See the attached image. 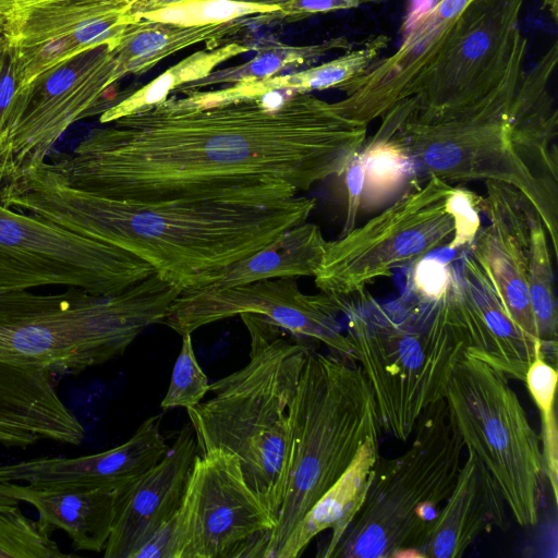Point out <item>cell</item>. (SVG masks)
<instances>
[{"instance_id":"obj_1","label":"cell","mask_w":558,"mask_h":558,"mask_svg":"<svg viewBox=\"0 0 558 558\" xmlns=\"http://www.w3.org/2000/svg\"><path fill=\"white\" fill-rule=\"evenodd\" d=\"M180 94L92 129L49 166L109 198L267 206L340 174L366 140V124L312 93Z\"/></svg>"},{"instance_id":"obj_2","label":"cell","mask_w":558,"mask_h":558,"mask_svg":"<svg viewBox=\"0 0 558 558\" xmlns=\"http://www.w3.org/2000/svg\"><path fill=\"white\" fill-rule=\"evenodd\" d=\"M182 288L154 272L119 292L0 293V444L78 445L84 427L57 391L76 375L120 356L162 324Z\"/></svg>"},{"instance_id":"obj_3","label":"cell","mask_w":558,"mask_h":558,"mask_svg":"<svg viewBox=\"0 0 558 558\" xmlns=\"http://www.w3.org/2000/svg\"><path fill=\"white\" fill-rule=\"evenodd\" d=\"M0 204L124 248L185 290L215 282L229 265L307 221L316 201L295 196L267 206L122 201L74 189L44 161L4 189Z\"/></svg>"},{"instance_id":"obj_4","label":"cell","mask_w":558,"mask_h":558,"mask_svg":"<svg viewBox=\"0 0 558 558\" xmlns=\"http://www.w3.org/2000/svg\"><path fill=\"white\" fill-rule=\"evenodd\" d=\"M240 317L251 339L250 361L210 384L213 397L186 412L199 453L220 448L235 454L276 524L288 477L289 408L312 349L262 315Z\"/></svg>"},{"instance_id":"obj_5","label":"cell","mask_w":558,"mask_h":558,"mask_svg":"<svg viewBox=\"0 0 558 558\" xmlns=\"http://www.w3.org/2000/svg\"><path fill=\"white\" fill-rule=\"evenodd\" d=\"M332 299L345 317L344 332L369 385L381 433L408 441L425 409L445 398L465 353L449 284L437 301L384 305L366 290Z\"/></svg>"},{"instance_id":"obj_6","label":"cell","mask_w":558,"mask_h":558,"mask_svg":"<svg viewBox=\"0 0 558 558\" xmlns=\"http://www.w3.org/2000/svg\"><path fill=\"white\" fill-rule=\"evenodd\" d=\"M288 477L264 557L290 534L344 473L366 440L383 433L373 395L355 361L313 350L289 408Z\"/></svg>"},{"instance_id":"obj_7","label":"cell","mask_w":558,"mask_h":558,"mask_svg":"<svg viewBox=\"0 0 558 558\" xmlns=\"http://www.w3.org/2000/svg\"><path fill=\"white\" fill-rule=\"evenodd\" d=\"M410 446L378 458L359 511L328 558L423 557L462 465L464 444L446 399L420 415Z\"/></svg>"},{"instance_id":"obj_8","label":"cell","mask_w":558,"mask_h":558,"mask_svg":"<svg viewBox=\"0 0 558 558\" xmlns=\"http://www.w3.org/2000/svg\"><path fill=\"white\" fill-rule=\"evenodd\" d=\"M526 49L527 43L517 51L497 87L452 116L415 119L410 116L412 98L395 105L390 114L415 173L449 183L485 180L515 189L537 213L557 256V196L544 187L526 163L510 122L511 104L525 71Z\"/></svg>"},{"instance_id":"obj_9","label":"cell","mask_w":558,"mask_h":558,"mask_svg":"<svg viewBox=\"0 0 558 558\" xmlns=\"http://www.w3.org/2000/svg\"><path fill=\"white\" fill-rule=\"evenodd\" d=\"M481 202L469 191L427 177L364 225L327 241L314 275L316 287L331 298L349 296L435 250L471 245L480 230Z\"/></svg>"},{"instance_id":"obj_10","label":"cell","mask_w":558,"mask_h":558,"mask_svg":"<svg viewBox=\"0 0 558 558\" xmlns=\"http://www.w3.org/2000/svg\"><path fill=\"white\" fill-rule=\"evenodd\" d=\"M445 399L464 447L490 473L517 523L535 525L545 476L541 438L509 378L464 353L453 369Z\"/></svg>"},{"instance_id":"obj_11","label":"cell","mask_w":558,"mask_h":558,"mask_svg":"<svg viewBox=\"0 0 558 558\" xmlns=\"http://www.w3.org/2000/svg\"><path fill=\"white\" fill-rule=\"evenodd\" d=\"M154 272L124 248L0 204V293L61 286L109 294Z\"/></svg>"},{"instance_id":"obj_12","label":"cell","mask_w":558,"mask_h":558,"mask_svg":"<svg viewBox=\"0 0 558 558\" xmlns=\"http://www.w3.org/2000/svg\"><path fill=\"white\" fill-rule=\"evenodd\" d=\"M524 0H474L411 97L410 116L438 120L488 95L527 43L519 22Z\"/></svg>"},{"instance_id":"obj_13","label":"cell","mask_w":558,"mask_h":558,"mask_svg":"<svg viewBox=\"0 0 558 558\" xmlns=\"http://www.w3.org/2000/svg\"><path fill=\"white\" fill-rule=\"evenodd\" d=\"M274 526L236 456L216 448L195 458L173 517L171 558L264 557Z\"/></svg>"},{"instance_id":"obj_14","label":"cell","mask_w":558,"mask_h":558,"mask_svg":"<svg viewBox=\"0 0 558 558\" xmlns=\"http://www.w3.org/2000/svg\"><path fill=\"white\" fill-rule=\"evenodd\" d=\"M109 45L82 52L27 86L22 111L0 145V192L37 169L76 121L102 112L105 92L118 82Z\"/></svg>"},{"instance_id":"obj_15","label":"cell","mask_w":558,"mask_h":558,"mask_svg":"<svg viewBox=\"0 0 558 558\" xmlns=\"http://www.w3.org/2000/svg\"><path fill=\"white\" fill-rule=\"evenodd\" d=\"M243 313L268 318L292 336L324 343L332 353L353 360L352 347L326 293L305 294L295 278L263 279L225 289H185L171 305L162 324L180 336Z\"/></svg>"},{"instance_id":"obj_16","label":"cell","mask_w":558,"mask_h":558,"mask_svg":"<svg viewBox=\"0 0 558 558\" xmlns=\"http://www.w3.org/2000/svg\"><path fill=\"white\" fill-rule=\"evenodd\" d=\"M474 0H435L418 13L399 47L339 89L335 105L344 117L368 125L398 102L413 97L457 22Z\"/></svg>"},{"instance_id":"obj_17","label":"cell","mask_w":558,"mask_h":558,"mask_svg":"<svg viewBox=\"0 0 558 558\" xmlns=\"http://www.w3.org/2000/svg\"><path fill=\"white\" fill-rule=\"evenodd\" d=\"M486 191L483 209L489 225L478 230L470 253L513 322L538 340L529 296L531 221L536 211L507 184L486 181Z\"/></svg>"},{"instance_id":"obj_18","label":"cell","mask_w":558,"mask_h":558,"mask_svg":"<svg viewBox=\"0 0 558 558\" xmlns=\"http://www.w3.org/2000/svg\"><path fill=\"white\" fill-rule=\"evenodd\" d=\"M448 267L449 296L464 331L465 353L508 378L524 380L542 342L513 322L470 252Z\"/></svg>"},{"instance_id":"obj_19","label":"cell","mask_w":558,"mask_h":558,"mask_svg":"<svg viewBox=\"0 0 558 558\" xmlns=\"http://www.w3.org/2000/svg\"><path fill=\"white\" fill-rule=\"evenodd\" d=\"M195 433L184 426L166 454L133 483L118 490L106 558H132L178 512L195 458Z\"/></svg>"},{"instance_id":"obj_20","label":"cell","mask_w":558,"mask_h":558,"mask_svg":"<svg viewBox=\"0 0 558 558\" xmlns=\"http://www.w3.org/2000/svg\"><path fill=\"white\" fill-rule=\"evenodd\" d=\"M507 509L495 480L477 456L468 450V457L437 515L422 556L461 557L482 534L508 529Z\"/></svg>"},{"instance_id":"obj_21","label":"cell","mask_w":558,"mask_h":558,"mask_svg":"<svg viewBox=\"0 0 558 558\" xmlns=\"http://www.w3.org/2000/svg\"><path fill=\"white\" fill-rule=\"evenodd\" d=\"M119 489H39L14 482L0 483V509L27 502L38 511L47 534L63 530L78 550L105 549L114 518Z\"/></svg>"},{"instance_id":"obj_22","label":"cell","mask_w":558,"mask_h":558,"mask_svg":"<svg viewBox=\"0 0 558 558\" xmlns=\"http://www.w3.org/2000/svg\"><path fill=\"white\" fill-rule=\"evenodd\" d=\"M558 58V45L549 49L529 71H524L510 108V122L521 153L539 182L557 196L558 113L549 82Z\"/></svg>"},{"instance_id":"obj_23","label":"cell","mask_w":558,"mask_h":558,"mask_svg":"<svg viewBox=\"0 0 558 558\" xmlns=\"http://www.w3.org/2000/svg\"><path fill=\"white\" fill-rule=\"evenodd\" d=\"M379 437L364 442L339 480L319 498L296 525L277 558L299 557L319 533L331 534L317 556L328 558L359 511L366 495L373 468L378 458Z\"/></svg>"},{"instance_id":"obj_24","label":"cell","mask_w":558,"mask_h":558,"mask_svg":"<svg viewBox=\"0 0 558 558\" xmlns=\"http://www.w3.org/2000/svg\"><path fill=\"white\" fill-rule=\"evenodd\" d=\"M251 17L202 26L141 19L126 25L110 50L121 78L128 74L140 75L189 47L205 43L207 48H213L231 39L253 25Z\"/></svg>"},{"instance_id":"obj_25","label":"cell","mask_w":558,"mask_h":558,"mask_svg":"<svg viewBox=\"0 0 558 558\" xmlns=\"http://www.w3.org/2000/svg\"><path fill=\"white\" fill-rule=\"evenodd\" d=\"M138 1L0 0L3 38L15 47L37 45L102 16L129 14Z\"/></svg>"},{"instance_id":"obj_26","label":"cell","mask_w":558,"mask_h":558,"mask_svg":"<svg viewBox=\"0 0 558 558\" xmlns=\"http://www.w3.org/2000/svg\"><path fill=\"white\" fill-rule=\"evenodd\" d=\"M161 414L146 418L123 444L89 456L71 458L68 472L80 488L121 489L150 470L169 446L160 430Z\"/></svg>"},{"instance_id":"obj_27","label":"cell","mask_w":558,"mask_h":558,"mask_svg":"<svg viewBox=\"0 0 558 558\" xmlns=\"http://www.w3.org/2000/svg\"><path fill=\"white\" fill-rule=\"evenodd\" d=\"M326 242L320 228L305 221L263 250L229 265L220 271L218 280L204 287L225 289L263 279L314 277Z\"/></svg>"},{"instance_id":"obj_28","label":"cell","mask_w":558,"mask_h":558,"mask_svg":"<svg viewBox=\"0 0 558 558\" xmlns=\"http://www.w3.org/2000/svg\"><path fill=\"white\" fill-rule=\"evenodd\" d=\"M389 41V37L379 35L359 48L349 49L318 65L260 81L232 84L231 93L235 98H243L259 97L272 92L312 93L329 88L339 89L342 85L363 75L387 48Z\"/></svg>"},{"instance_id":"obj_29","label":"cell","mask_w":558,"mask_h":558,"mask_svg":"<svg viewBox=\"0 0 558 558\" xmlns=\"http://www.w3.org/2000/svg\"><path fill=\"white\" fill-rule=\"evenodd\" d=\"M347 36L333 37L319 44L288 45L278 40H266L254 47L256 53L248 61L214 70L207 76L180 87L175 93L194 90L215 85L252 82L280 75L283 71L308 65L331 51L353 48Z\"/></svg>"},{"instance_id":"obj_30","label":"cell","mask_w":558,"mask_h":558,"mask_svg":"<svg viewBox=\"0 0 558 558\" xmlns=\"http://www.w3.org/2000/svg\"><path fill=\"white\" fill-rule=\"evenodd\" d=\"M251 50H254V47L232 40L226 45L206 47L194 52L142 88L109 106L100 113L99 122L105 124L121 117L147 110L167 99L170 93L207 76L222 62Z\"/></svg>"},{"instance_id":"obj_31","label":"cell","mask_w":558,"mask_h":558,"mask_svg":"<svg viewBox=\"0 0 558 558\" xmlns=\"http://www.w3.org/2000/svg\"><path fill=\"white\" fill-rule=\"evenodd\" d=\"M132 19L125 12H116L87 22L71 32L47 41L15 47L24 82L28 85L41 73L88 50L112 45Z\"/></svg>"},{"instance_id":"obj_32","label":"cell","mask_w":558,"mask_h":558,"mask_svg":"<svg viewBox=\"0 0 558 558\" xmlns=\"http://www.w3.org/2000/svg\"><path fill=\"white\" fill-rule=\"evenodd\" d=\"M529 296L545 360L556 364L558 314L546 229L536 213L531 221Z\"/></svg>"},{"instance_id":"obj_33","label":"cell","mask_w":558,"mask_h":558,"mask_svg":"<svg viewBox=\"0 0 558 558\" xmlns=\"http://www.w3.org/2000/svg\"><path fill=\"white\" fill-rule=\"evenodd\" d=\"M375 136L361 148L359 156L364 170L362 205L374 206L397 191L410 172L409 156L395 133L391 119L384 114Z\"/></svg>"},{"instance_id":"obj_34","label":"cell","mask_w":558,"mask_h":558,"mask_svg":"<svg viewBox=\"0 0 558 558\" xmlns=\"http://www.w3.org/2000/svg\"><path fill=\"white\" fill-rule=\"evenodd\" d=\"M277 10L278 5L234 0H189L146 13L141 19L183 26H202L251 17Z\"/></svg>"},{"instance_id":"obj_35","label":"cell","mask_w":558,"mask_h":558,"mask_svg":"<svg viewBox=\"0 0 558 558\" xmlns=\"http://www.w3.org/2000/svg\"><path fill=\"white\" fill-rule=\"evenodd\" d=\"M64 554L38 522L25 517L16 506L0 509V557L63 558Z\"/></svg>"},{"instance_id":"obj_36","label":"cell","mask_w":558,"mask_h":558,"mask_svg":"<svg viewBox=\"0 0 558 558\" xmlns=\"http://www.w3.org/2000/svg\"><path fill=\"white\" fill-rule=\"evenodd\" d=\"M182 344L173 365L167 392L160 408H193L209 392V381L203 372L192 344L191 333L181 336Z\"/></svg>"},{"instance_id":"obj_37","label":"cell","mask_w":558,"mask_h":558,"mask_svg":"<svg viewBox=\"0 0 558 558\" xmlns=\"http://www.w3.org/2000/svg\"><path fill=\"white\" fill-rule=\"evenodd\" d=\"M557 377L556 368L545 360L542 347H538L533 361L527 367L524 381L541 413L542 444L545 446L558 442L554 408Z\"/></svg>"},{"instance_id":"obj_38","label":"cell","mask_w":558,"mask_h":558,"mask_svg":"<svg viewBox=\"0 0 558 558\" xmlns=\"http://www.w3.org/2000/svg\"><path fill=\"white\" fill-rule=\"evenodd\" d=\"M371 0H289L278 5V10L251 17L252 24L293 23L336 11L350 10Z\"/></svg>"},{"instance_id":"obj_39","label":"cell","mask_w":558,"mask_h":558,"mask_svg":"<svg viewBox=\"0 0 558 558\" xmlns=\"http://www.w3.org/2000/svg\"><path fill=\"white\" fill-rule=\"evenodd\" d=\"M414 274V290L418 298L427 301L439 300L447 291L449 267L438 260L420 259Z\"/></svg>"},{"instance_id":"obj_40","label":"cell","mask_w":558,"mask_h":558,"mask_svg":"<svg viewBox=\"0 0 558 558\" xmlns=\"http://www.w3.org/2000/svg\"><path fill=\"white\" fill-rule=\"evenodd\" d=\"M340 174H344L347 190V213L341 235L355 227L359 208L362 205L364 170L359 151L349 160Z\"/></svg>"},{"instance_id":"obj_41","label":"cell","mask_w":558,"mask_h":558,"mask_svg":"<svg viewBox=\"0 0 558 558\" xmlns=\"http://www.w3.org/2000/svg\"><path fill=\"white\" fill-rule=\"evenodd\" d=\"M189 0H140L131 10L130 15L141 20V16L154 12L157 10L165 9L167 7L181 3Z\"/></svg>"},{"instance_id":"obj_42","label":"cell","mask_w":558,"mask_h":558,"mask_svg":"<svg viewBox=\"0 0 558 558\" xmlns=\"http://www.w3.org/2000/svg\"><path fill=\"white\" fill-rule=\"evenodd\" d=\"M542 10H547L551 19L557 23L558 17V0H542Z\"/></svg>"},{"instance_id":"obj_43","label":"cell","mask_w":558,"mask_h":558,"mask_svg":"<svg viewBox=\"0 0 558 558\" xmlns=\"http://www.w3.org/2000/svg\"><path fill=\"white\" fill-rule=\"evenodd\" d=\"M234 1H243V2L265 4V5H279L289 0H234Z\"/></svg>"},{"instance_id":"obj_44","label":"cell","mask_w":558,"mask_h":558,"mask_svg":"<svg viewBox=\"0 0 558 558\" xmlns=\"http://www.w3.org/2000/svg\"><path fill=\"white\" fill-rule=\"evenodd\" d=\"M3 40L2 23L0 21V43Z\"/></svg>"},{"instance_id":"obj_45","label":"cell","mask_w":558,"mask_h":558,"mask_svg":"<svg viewBox=\"0 0 558 558\" xmlns=\"http://www.w3.org/2000/svg\"><path fill=\"white\" fill-rule=\"evenodd\" d=\"M2 141H3V131H2V129L0 126V144L2 143Z\"/></svg>"},{"instance_id":"obj_46","label":"cell","mask_w":558,"mask_h":558,"mask_svg":"<svg viewBox=\"0 0 558 558\" xmlns=\"http://www.w3.org/2000/svg\"><path fill=\"white\" fill-rule=\"evenodd\" d=\"M435 1V0H434Z\"/></svg>"}]
</instances>
